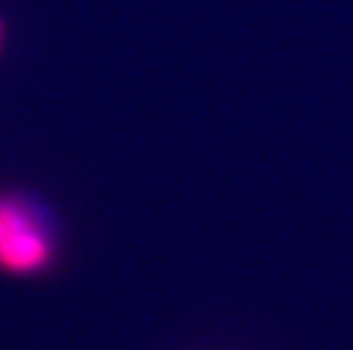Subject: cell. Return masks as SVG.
Returning <instances> with one entry per match:
<instances>
[{
    "mask_svg": "<svg viewBox=\"0 0 353 350\" xmlns=\"http://www.w3.org/2000/svg\"><path fill=\"white\" fill-rule=\"evenodd\" d=\"M3 43H5V21L0 19V50H3Z\"/></svg>",
    "mask_w": 353,
    "mask_h": 350,
    "instance_id": "cell-2",
    "label": "cell"
},
{
    "mask_svg": "<svg viewBox=\"0 0 353 350\" xmlns=\"http://www.w3.org/2000/svg\"><path fill=\"white\" fill-rule=\"evenodd\" d=\"M59 257V228L50 207L28 191H0V271L41 278Z\"/></svg>",
    "mask_w": 353,
    "mask_h": 350,
    "instance_id": "cell-1",
    "label": "cell"
}]
</instances>
